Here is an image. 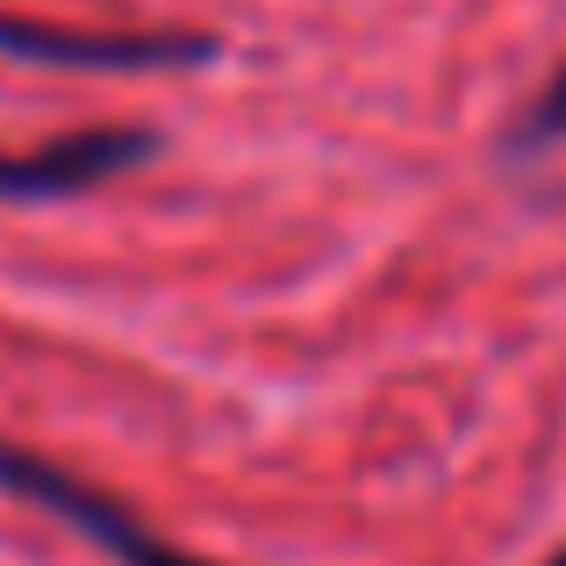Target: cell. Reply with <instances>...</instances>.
Masks as SVG:
<instances>
[{
    "label": "cell",
    "mask_w": 566,
    "mask_h": 566,
    "mask_svg": "<svg viewBox=\"0 0 566 566\" xmlns=\"http://www.w3.org/2000/svg\"><path fill=\"white\" fill-rule=\"evenodd\" d=\"M0 57H29V65H72V72H172L201 65L208 36H144V29H57V22H22L0 14Z\"/></svg>",
    "instance_id": "obj_2"
},
{
    "label": "cell",
    "mask_w": 566,
    "mask_h": 566,
    "mask_svg": "<svg viewBox=\"0 0 566 566\" xmlns=\"http://www.w3.org/2000/svg\"><path fill=\"white\" fill-rule=\"evenodd\" d=\"M566 137V65H559V80L545 86L538 101H531V115H524V129H516V151H538V144H559Z\"/></svg>",
    "instance_id": "obj_4"
},
{
    "label": "cell",
    "mask_w": 566,
    "mask_h": 566,
    "mask_svg": "<svg viewBox=\"0 0 566 566\" xmlns=\"http://www.w3.org/2000/svg\"><path fill=\"white\" fill-rule=\"evenodd\" d=\"M545 566H566V553H559V559H545Z\"/></svg>",
    "instance_id": "obj_5"
},
{
    "label": "cell",
    "mask_w": 566,
    "mask_h": 566,
    "mask_svg": "<svg viewBox=\"0 0 566 566\" xmlns=\"http://www.w3.org/2000/svg\"><path fill=\"white\" fill-rule=\"evenodd\" d=\"M0 488H8V495H22V502H36V510H51V516H65L72 531H86L101 553H115L123 566H208V559L180 553V545L151 538V531H144L123 502H108L101 488L72 481L65 467H43V459L14 452V444H0Z\"/></svg>",
    "instance_id": "obj_1"
},
{
    "label": "cell",
    "mask_w": 566,
    "mask_h": 566,
    "mask_svg": "<svg viewBox=\"0 0 566 566\" xmlns=\"http://www.w3.org/2000/svg\"><path fill=\"white\" fill-rule=\"evenodd\" d=\"M158 144L151 129H80L43 151H0V201H57V193H86L115 172L144 166Z\"/></svg>",
    "instance_id": "obj_3"
}]
</instances>
